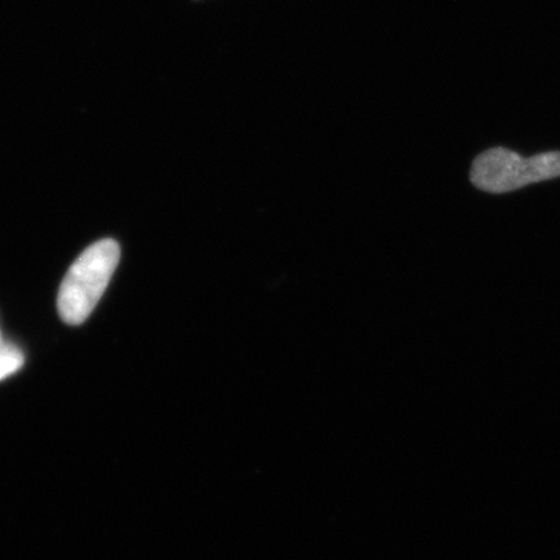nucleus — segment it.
I'll return each mask as SVG.
<instances>
[{
    "label": "nucleus",
    "instance_id": "f257e3e1",
    "mask_svg": "<svg viewBox=\"0 0 560 560\" xmlns=\"http://www.w3.org/2000/svg\"><path fill=\"white\" fill-rule=\"evenodd\" d=\"M120 260L119 243L105 238L94 243L73 261L58 291L60 318L69 326H80L90 318Z\"/></svg>",
    "mask_w": 560,
    "mask_h": 560
},
{
    "label": "nucleus",
    "instance_id": "20e7f679",
    "mask_svg": "<svg viewBox=\"0 0 560 560\" xmlns=\"http://www.w3.org/2000/svg\"><path fill=\"white\" fill-rule=\"evenodd\" d=\"M2 342H3L2 329H0V345H2Z\"/></svg>",
    "mask_w": 560,
    "mask_h": 560
},
{
    "label": "nucleus",
    "instance_id": "f03ea898",
    "mask_svg": "<svg viewBox=\"0 0 560 560\" xmlns=\"http://www.w3.org/2000/svg\"><path fill=\"white\" fill-rule=\"evenodd\" d=\"M560 176V151H548L533 158H523L515 151L490 149L471 165L470 180L475 187L489 194H508L528 184L541 183Z\"/></svg>",
    "mask_w": 560,
    "mask_h": 560
},
{
    "label": "nucleus",
    "instance_id": "7ed1b4c3",
    "mask_svg": "<svg viewBox=\"0 0 560 560\" xmlns=\"http://www.w3.org/2000/svg\"><path fill=\"white\" fill-rule=\"evenodd\" d=\"M25 355L18 346L3 341L0 345V382L16 374L24 366Z\"/></svg>",
    "mask_w": 560,
    "mask_h": 560
}]
</instances>
